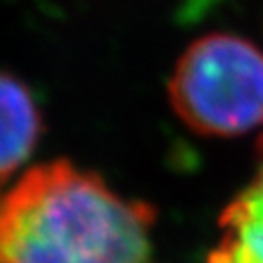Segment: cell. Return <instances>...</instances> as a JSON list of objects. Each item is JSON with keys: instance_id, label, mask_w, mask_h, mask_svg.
<instances>
[{"instance_id": "obj_3", "label": "cell", "mask_w": 263, "mask_h": 263, "mask_svg": "<svg viewBox=\"0 0 263 263\" xmlns=\"http://www.w3.org/2000/svg\"><path fill=\"white\" fill-rule=\"evenodd\" d=\"M43 129L41 109L28 86L0 70V201L31 156Z\"/></svg>"}, {"instance_id": "obj_4", "label": "cell", "mask_w": 263, "mask_h": 263, "mask_svg": "<svg viewBox=\"0 0 263 263\" xmlns=\"http://www.w3.org/2000/svg\"><path fill=\"white\" fill-rule=\"evenodd\" d=\"M257 170L218 220V240L207 263H263V137Z\"/></svg>"}, {"instance_id": "obj_2", "label": "cell", "mask_w": 263, "mask_h": 263, "mask_svg": "<svg viewBox=\"0 0 263 263\" xmlns=\"http://www.w3.org/2000/svg\"><path fill=\"white\" fill-rule=\"evenodd\" d=\"M168 100L201 137L234 139L263 127V49L236 33L201 35L179 55Z\"/></svg>"}, {"instance_id": "obj_1", "label": "cell", "mask_w": 263, "mask_h": 263, "mask_svg": "<svg viewBox=\"0 0 263 263\" xmlns=\"http://www.w3.org/2000/svg\"><path fill=\"white\" fill-rule=\"evenodd\" d=\"M156 213L68 160L22 174L0 201V263H151Z\"/></svg>"}]
</instances>
